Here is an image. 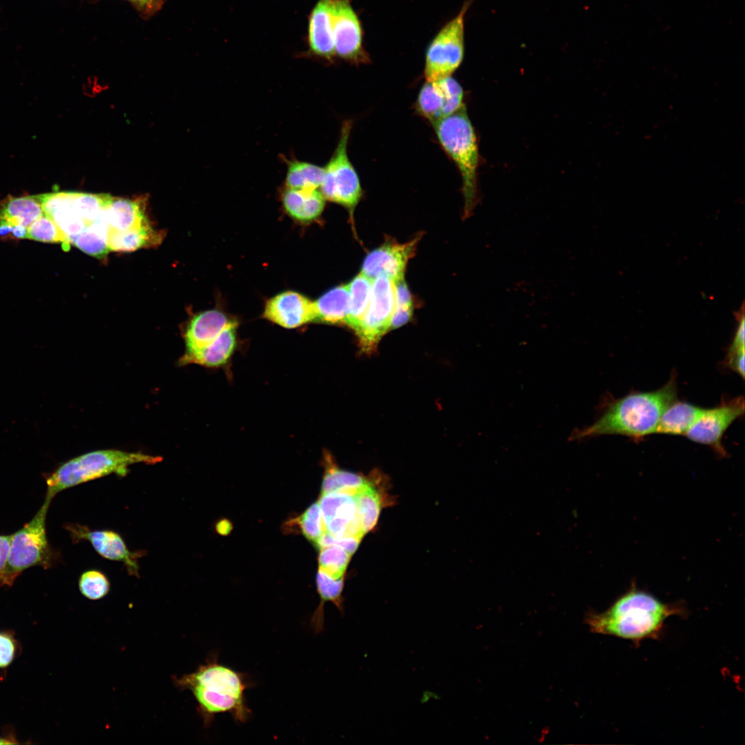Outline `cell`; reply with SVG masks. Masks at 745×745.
Wrapping results in <instances>:
<instances>
[{
	"instance_id": "obj_40",
	"label": "cell",
	"mask_w": 745,
	"mask_h": 745,
	"mask_svg": "<svg viewBox=\"0 0 745 745\" xmlns=\"http://www.w3.org/2000/svg\"><path fill=\"white\" fill-rule=\"evenodd\" d=\"M361 538L356 537H341L333 538L331 541V546H337L343 548L348 553L352 555L357 549Z\"/></svg>"
},
{
	"instance_id": "obj_26",
	"label": "cell",
	"mask_w": 745,
	"mask_h": 745,
	"mask_svg": "<svg viewBox=\"0 0 745 745\" xmlns=\"http://www.w3.org/2000/svg\"><path fill=\"white\" fill-rule=\"evenodd\" d=\"M325 460L326 467L321 494L337 492L354 496L370 482L361 475L337 468L329 455H326Z\"/></svg>"
},
{
	"instance_id": "obj_43",
	"label": "cell",
	"mask_w": 745,
	"mask_h": 745,
	"mask_svg": "<svg viewBox=\"0 0 745 745\" xmlns=\"http://www.w3.org/2000/svg\"><path fill=\"white\" fill-rule=\"evenodd\" d=\"M231 529V524L226 519L219 521L216 525V530L221 535H227Z\"/></svg>"
},
{
	"instance_id": "obj_45",
	"label": "cell",
	"mask_w": 745,
	"mask_h": 745,
	"mask_svg": "<svg viewBox=\"0 0 745 745\" xmlns=\"http://www.w3.org/2000/svg\"><path fill=\"white\" fill-rule=\"evenodd\" d=\"M130 1L136 2V3H139V5H144V4H147V3H150L154 0H130Z\"/></svg>"
},
{
	"instance_id": "obj_35",
	"label": "cell",
	"mask_w": 745,
	"mask_h": 745,
	"mask_svg": "<svg viewBox=\"0 0 745 745\" xmlns=\"http://www.w3.org/2000/svg\"><path fill=\"white\" fill-rule=\"evenodd\" d=\"M295 520L303 535L309 541L315 542L326 530L318 501L311 504Z\"/></svg>"
},
{
	"instance_id": "obj_11",
	"label": "cell",
	"mask_w": 745,
	"mask_h": 745,
	"mask_svg": "<svg viewBox=\"0 0 745 745\" xmlns=\"http://www.w3.org/2000/svg\"><path fill=\"white\" fill-rule=\"evenodd\" d=\"M332 16L335 55L356 63L368 61L360 22L350 1L332 0Z\"/></svg>"
},
{
	"instance_id": "obj_25",
	"label": "cell",
	"mask_w": 745,
	"mask_h": 745,
	"mask_svg": "<svg viewBox=\"0 0 745 745\" xmlns=\"http://www.w3.org/2000/svg\"><path fill=\"white\" fill-rule=\"evenodd\" d=\"M44 214L37 195L14 197L9 195L0 201V219L14 226L28 228Z\"/></svg>"
},
{
	"instance_id": "obj_3",
	"label": "cell",
	"mask_w": 745,
	"mask_h": 745,
	"mask_svg": "<svg viewBox=\"0 0 745 745\" xmlns=\"http://www.w3.org/2000/svg\"><path fill=\"white\" fill-rule=\"evenodd\" d=\"M680 612V606L633 587L605 611L589 613L586 622L593 632L637 642L657 637L666 619Z\"/></svg>"
},
{
	"instance_id": "obj_1",
	"label": "cell",
	"mask_w": 745,
	"mask_h": 745,
	"mask_svg": "<svg viewBox=\"0 0 745 745\" xmlns=\"http://www.w3.org/2000/svg\"><path fill=\"white\" fill-rule=\"evenodd\" d=\"M676 375L660 388L650 392H633L619 399H606L595 421L575 429L570 441L608 435L626 436L639 441L653 434L664 411L677 400Z\"/></svg>"
},
{
	"instance_id": "obj_21",
	"label": "cell",
	"mask_w": 745,
	"mask_h": 745,
	"mask_svg": "<svg viewBox=\"0 0 745 745\" xmlns=\"http://www.w3.org/2000/svg\"><path fill=\"white\" fill-rule=\"evenodd\" d=\"M104 217L108 229L126 230L148 224L143 199L112 197Z\"/></svg>"
},
{
	"instance_id": "obj_4",
	"label": "cell",
	"mask_w": 745,
	"mask_h": 745,
	"mask_svg": "<svg viewBox=\"0 0 745 745\" xmlns=\"http://www.w3.org/2000/svg\"><path fill=\"white\" fill-rule=\"evenodd\" d=\"M162 457L142 453L117 449L98 450L82 454L60 464L43 475L46 484L45 501L51 502L60 492L111 474L125 477L129 466L143 463L155 464Z\"/></svg>"
},
{
	"instance_id": "obj_19",
	"label": "cell",
	"mask_w": 745,
	"mask_h": 745,
	"mask_svg": "<svg viewBox=\"0 0 745 745\" xmlns=\"http://www.w3.org/2000/svg\"><path fill=\"white\" fill-rule=\"evenodd\" d=\"M72 191H62L37 195L44 214L54 221L70 244L73 237L87 227L72 206Z\"/></svg>"
},
{
	"instance_id": "obj_13",
	"label": "cell",
	"mask_w": 745,
	"mask_h": 745,
	"mask_svg": "<svg viewBox=\"0 0 745 745\" xmlns=\"http://www.w3.org/2000/svg\"><path fill=\"white\" fill-rule=\"evenodd\" d=\"M464 92L460 84L451 76L428 81L421 87L415 108L418 113L432 124L460 109Z\"/></svg>"
},
{
	"instance_id": "obj_20",
	"label": "cell",
	"mask_w": 745,
	"mask_h": 745,
	"mask_svg": "<svg viewBox=\"0 0 745 745\" xmlns=\"http://www.w3.org/2000/svg\"><path fill=\"white\" fill-rule=\"evenodd\" d=\"M325 198L317 189L285 188L281 201L286 212L293 219L310 221L317 219L325 206Z\"/></svg>"
},
{
	"instance_id": "obj_28",
	"label": "cell",
	"mask_w": 745,
	"mask_h": 745,
	"mask_svg": "<svg viewBox=\"0 0 745 745\" xmlns=\"http://www.w3.org/2000/svg\"><path fill=\"white\" fill-rule=\"evenodd\" d=\"M159 238L149 223L122 231L108 229V244L111 251H134L158 243Z\"/></svg>"
},
{
	"instance_id": "obj_38",
	"label": "cell",
	"mask_w": 745,
	"mask_h": 745,
	"mask_svg": "<svg viewBox=\"0 0 745 745\" xmlns=\"http://www.w3.org/2000/svg\"><path fill=\"white\" fill-rule=\"evenodd\" d=\"M737 321V329L734 337L729 346L728 353L744 349V304H742L740 309L735 312Z\"/></svg>"
},
{
	"instance_id": "obj_15",
	"label": "cell",
	"mask_w": 745,
	"mask_h": 745,
	"mask_svg": "<svg viewBox=\"0 0 745 745\" xmlns=\"http://www.w3.org/2000/svg\"><path fill=\"white\" fill-rule=\"evenodd\" d=\"M419 239L418 236L404 244L384 243L365 258L361 272L372 279L384 275L393 282L404 278L406 266L413 256Z\"/></svg>"
},
{
	"instance_id": "obj_33",
	"label": "cell",
	"mask_w": 745,
	"mask_h": 745,
	"mask_svg": "<svg viewBox=\"0 0 745 745\" xmlns=\"http://www.w3.org/2000/svg\"><path fill=\"white\" fill-rule=\"evenodd\" d=\"M319 568L335 579L344 578L350 555L337 546L319 549Z\"/></svg>"
},
{
	"instance_id": "obj_9",
	"label": "cell",
	"mask_w": 745,
	"mask_h": 745,
	"mask_svg": "<svg viewBox=\"0 0 745 745\" xmlns=\"http://www.w3.org/2000/svg\"><path fill=\"white\" fill-rule=\"evenodd\" d=\"M395 286L388 277L380 275L373 279L368 306L355 332L363 351L373 350L381 337L390 330L395 310Z\"/></svg>"
},
{
	"instance_id": "obj_44",
	"label": "cell",
	"mask_w": 745,
	"mask_h": 745,
	"mask_svg": "<svg viewBox=\"0 0 745 745\" xmlns=\"http://www.w3.org/2000/svg\"><path fill=\"white\" fill-rule=\"evenodd\" d=\"M15 743H16L15 742H12L10 739L0 737V744H15Z\"/></svg>"
},
{
	"instance_id": "obj_37",
	"label": "cell",
	"mask_w": 745,
	"mask_h": 745,
	"mask_svg": "<svg viewBox=\"0 0 745 745\" xmlns=\"http://www.w3.org/2000/svg\"><path fill=\"white\" fill-rule=\"evenodd\" d=\"M395 286V309L412 310L413 301L410 292L404 278L393 282Z\"/></svg>"
},
{
	"instance_id": "obj_30",
	"label": "cell",
	"mask_w": 745,
	"mask_h": 745,
	"mask_svg": "<svg viewBox=\"0 0 745 745\" xmlns=\"http://www.w3.org/2000/svg\"><path fill=\"white\" fill-rule=\"evenodd\" d=\"M373 279L362 272L348 284L349 307L347 326L354 331L357 328L370 301Z\"/></svg>"
},
{
	"instance_id": "obj_36",
	"label": "cell",
	"mask_w": 745,
	"mask_h": 745,
	"mask_svg": "<svg viewBox=\"0 0 745 745\" xmlns=\"http://www.w3.org/2000/svg\"><path fill=\"white\" fill-rule=\"evenodd\" d=\"M17 643L8 632H0V668L8 666L15 657Z\"/></svg>"
},
{
	"instance_id": "obj_8",
	"label": "cell",
	"mask_w": 745,
	"mask_h": 745,
	"mask_svg": "<svg viewBox=\"0 0 745 745\" xmlns=\"http://www.w3.org/2000/svg\"><path fill=\"white\" fill-rule=\"evenodd\" d=\"M467 0L459 13L438 32L426 54L424 76L433 81L451 76L461 64L464 53V17L470 6Z\"/></svg>"
},
{
	"instance_id": "obj_34",
	"label": "cell",
	"mask_w": 745,
	"mask_h": 745,
	"mask_svg": "<svg viewBox=\"0 0 745 745\" xmlns=\"http://www.w3.org/2000/svg\"><path fill=\"white\" fill-rule=\"evenodd\" d=\"M78 584L82 595L90 600L103 598L109 593L110 588L106 575L95 569L83 572L79 577Z\"/></svg>"
},
{
	"instance_id": "obj_27",
	"label": "cell",
	"mask_w": 745,
	"mask_h": 745,
	"mask_svg": "<svg viewBox=\"0 0 745 745\" xmlns=\"http://www.w3.org/2000/svg\"><path fill=\"white\" fill-rule=\"evenodd\" d=\"M104 213L96 221L87 226L70 241L83 252L101 259L110 251L108 244V226Z\"/></svg>"
},
{
	"instance_id": "obj_7",
	"label": "cell",
	"mask_w": 745,
	"mask_h": 745,
	"mask_svg": "<svg viewBox=\"0 0 745 745\" xmlns=\"http://www.w3.org/2000/svg\"><path fill=\"white\" fill-rule=\"evenodd\" d=\"M351 128V121L343 122L335 150L324 167V177L320 186L326 199L346 207L350 215L362 195L359 179L347 152Z\"/></svg>"
},
{
	"instance_id": "obj_42",
	"label": "cell",
	"mask_w": 745,
	"mask_h": 745,
	"mask_svg": "<svg viewBox=\"0 0 745 745\" xmlns=\"http://www.w3.org/2000/svg\"><path fill=\"white\" fill-rule=\"evenodd\" d=\"M14 227L7 221L0 219V239L4 241L13 239L12 230Z\"/></svg>"
},
{
	"instance_id": "obj_22",
	"label": "cell",
	"mask_w": 745,
	"mask_h": 745,
	"mask_svg": "<svg viewBox=\"0 0 745 745\" xmlns=\"http://www.w3.org/2000/svg\"><path fill=\"white\" fill-rule=\"evenodd\" d=\"M237 324L232 321L209 345L189 358L184 364L219 367L230 358L237 345Z\"/></svg>"
},
{
	"instance_id": "obj_14",
	"label": "cell",
	"mask_w": 745,
	"mask_h": 745,
	"mask_svg": "<svg viewBox=\"0 0 745 745\" xmlns=\"http://www.w3.org/2000/svg\"><path fill=\"white\" fill-rule=\"evenodd\" d=\"M318 502L326 531L335 537L362 538L355 496L337 492L321 494Z\"/></svg>"
},
{
	"instance_id": "obj_29",
	"label": "cell",
	"mask_w": 745,
	"mask_h": 745,
	"mask_svg": "<svg viewBox=\"0 0 745 745\" xmlns=\"http://www.w3.org/2000/svg\"><path fill=\"white\" fill-rule=\"evenodd\" d=\"M285 186L297 189H317L324 177V167L297 159L286 160Z\"/></svg>"
},
{
	"instance_id": "obj_16",
	"label": "cell",
	"mask_w": 745,
	"mask_h": 745,
	"mask_svg": "<svg viewBox=\"0 0 745 745\" xmlns=\"http://www.w3.org/2000/svg\"><path fill=\"white\" fill-rule=\"evenodd\" d=\"M264 315L266 319L287 328L315 321L316 317L314 301L294 291L284 292L270 299Z\"/></svg>"
},
{
	"instance_id": "obj_6",
	"label": "cell",
	"mask_w": 745,
	"mask_h": 745,
	"mask_svg": "<svg viewBox=\"0 0 745 745\" xmlns=\"http://www.w3.org/2000/svg\"><path fill=\"white\" fill-rule=\"evenodd\" d=\"M50 502L45 501L33 518L11 535L7 564L1 585L12 586L17 577L32 566L50 568L58 558L48 542L46 520Z\"/></svg>"
},
{
	"instance_id": "obj_12",
	"label": "cell",
	"mask_w": 745,
	"mask_h": 745,
	"mask_svg": "<svg viewBox=\"0 0 745 745\" xmlns=\"http://www.w3.org/2000/svg\"><path fill=\"white\" fill-rule=\"evenodd\" d=\"M65 528L70 533L73 542H89L101 557L123 563L128 574L139 576L138 559L143 553L130 550L118 533L111 530H92L79 524H68Z\"/></svg>"
},
{
	"instance_id": "obj_17",
	"label": "cell",
	"mask_w": 745,
	"mask_h": 745,
	"mask_svg": "<svg viewBox=\"0 0 745 745\" xmlns=\"http://www.w3.org/2000/svg\"><path fill=\"white\" fill-rule=\"evenodd\" d=\"M232 321L217 310L203 311L194 316L185 332L186 350L180 364H184L189 358L212 342Z\"/></svg>"
},
{
	"instance_id": "obj_10",
	"label": "cell",
	"mask_w": 745,
	"mask_h": 745,
	"mask_svg": "<svg viewBox=\"0 0 745 745\" xmlns=\"http://www.w3.org/2000/svg\"><path fill=\"white\" fill-rule=\"evenodd\" d=\"M744 413L743 397L723 401L715 408L704 409L685 436L694 442L709 446L721 457H727L722 437L733 422Z\"/></svg>"
},
{
	"instance_id": "obj_23",
	"label": "cell",
	"mask_w": 745,
	"mask_h": 745,
	"mask_svg": "<svg viewBox=\"0 0 745 745\" xmlns=\"http://www.w3.org/2000/svg\"><path fill=\"white\" fill-rule=\"evenodd\" d=\"M704 408L675 400L661 415L654 433L685 435Z\"/></svg>"
},
{
	"instance_id": "obj_18",
	"label": "cell",
	"mask_w": 745,
	"mask_h": 745,
	"mask_svg": "<svg viewBox=\"0 0 745 745\" xmlns=\"http://www.w3.org/2000/svg\"><path fill=\"white\" fill-rule=\"evenodd\" d=\"M308 40L312 54L330 60L335 55L332 0H319L308 21Z\"/></svg>"
},
{
	"instance_id": "obj_2",
	"label": "cell",
	"mask_w": 745,
	"mask_h": 745,
	"mask_svg": "<svg viewBox=\"0 0 745 745\" xmlns=\"http://www.w3.org/2000/svg\"><path fill=\"white\" fill-rule=\"evenodd\" d=\"M175 684L192 693L206 726L218 714L228 713L239 724L246 723L252 715L245 693L253 682L246 673L219 663L215 654L195 671L175 679Z\"/></svg>"
},
{
	"instance_id": "obj_5",
	"label": "cell",
	"mask_w": 745,
	"mask_h": 745,
	"mask_svg": "<svg viewBox=\"0 0 745 745\" xmlns=\"http://www.w3.org/2000/svg\"><path fill=\"white\" fill-rule=\"evenodd\" d=\"M433 126L437 139L457 166L462 178L463 218L470 217L479 201L477 168L479 152L476 135L464 105Z\"/></svg>"
},
{
	"instance_id": "obj_41",
	"label": "cell",
	"mask_w": 745,
	"mask_h": 745,
	"mask_svg": "<svg viewBox=\"0 0 745 745\" xmlns=\"http://www.w3.org/2000/svg\"><path fill=\"white\" fill-rule=\"evenodd\" d=\"M10 542L11 535H0V585L7 564Z\"/></svg>"
},
{
	"instance_id": "obj_39",
	"label": "cell",
	"mask_w": 745,
	"mask_h": 745,
	"mask_svg": "<svg viewBox=\"0 0 745 745\" xmlns=\"http://www.w3.org/2000/svg\"><path fill=\"white\" fill-rule=\"evenodd\" d=\"M725 365L735 371L742 378L744 377V349L728 353L725 359Z\"/></svg>"
},
{
	"instance_id": "obj_24",
	"label": "cell",
	"mask_w": 745,
	"mask_h": 745,
	"mask_svg": "<svg viewBox=\"0 0 745 745\" xmlns=\"http://www.w3.org/2000/svg\"><path fill=\"white\" fill-rule=\"evenodd\" d=\"M315 321L347 324L349 307L348 284L336 286L314 301Z\"/></svg>"
},
{
	"instance_id": "obj_32",
	"label": "cell",
	"mask_w": 745,
	"mask_h": 745,
	"mask_svg": "<svg viewBox=\"0 0 745 745\" xmlns=\"http://www.w3.org/2000/svg\"><path fill=\"white\" fill-rule=\"evenodd\" d=\"M27 239L45 242L61 243L66 250L70 248V241L54 221L43 214L28 228Z\"/></svg>"
},
{
	"instance_id": "obj_31",
	"label": "cell",
	"mask_w": 745,
	"mask_h": 745,
	"mask_svg": "<svg viewBox=\"0 0 745 745\" xmlns=\"http://www.w3.org/2000/svg\"><path fill=\"white\" fill-rule=\"evenodd\" d=\"M354 496L361 528L366 534L377 524L381 510V497L370 482Z\"/></svg>"
}]
</instances>
